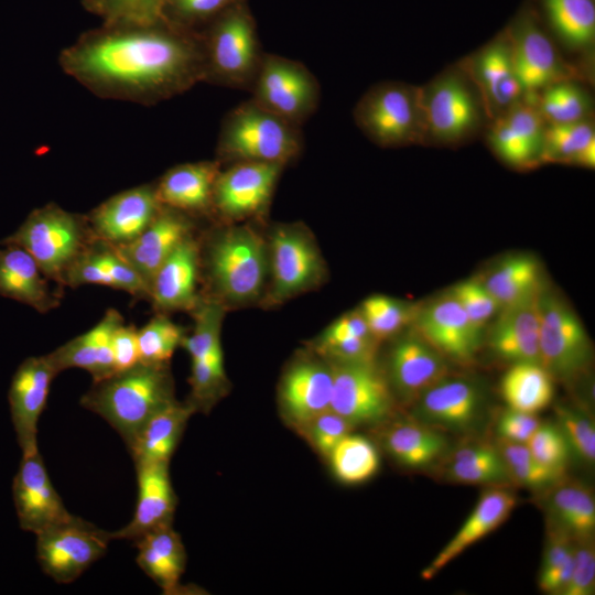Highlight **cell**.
I'll return each instance as SVG.
<instances>
[{
    "label": "cell",
    "mask_w": 595,
    "mask_h": 595,
    "mask_svg": "<svg viewBox=\"0 0 595 595\" xmlns=\"http://www.w3.org/2000/svg\"><path fill=\"white\" fill-rule=\"evenodd\" d=\"M62 69L95 95L152 105L205 82L198 32L163 19L152 23H102L58 57Z\"/></svg>",
    "instance_id": "cell-1"
},
{
    "label": "cell",
    "mask_w": 595,
    "mask_h": 595,
    "mask_svg": "<svg viewBox=\"0 0 595 595\" xmlns=\"http://www.w3.org/2000/svg\"><path fill=\"white\" fill-rule=\"evenodd\" d=\"M201 294L227 310L260 302L269 275L267 237L251 224L225 223L199 236Z\"/></svg>",
    "instance_id": "cell-2"
},
{
    "label": "cell",
    "mask_w": 595,
    "mask_h": 595,
    "mask_svg": "<svg viewBox=\"0 0 595 595\" xmlns=\"http://www.w3.org/2000/svg\"><path fill=\"white\" fill-rule=\"evenodd\" d=\"M175 400L170 365L134 366L93 381L80 405L105 419L128 451L144 424Z\"/></svg>",
    "instance_id": "cell-3"
},
{
    "label": "cell",
    "mask_w": 595,
    "mask_h": 595,
    "mask_svg": "<svg viewBox=\"0 0 595 595\" xmlns=\"http://www.w3.org/2000/svg\"><path fill=\"white\" fill-rule=\"evenodd\" d=\"M300 127L250 99L230 110L218 134L216 160L272 163L285 166L301 153Z\"/></svg>",
    "instance_id": "cell-4"
},
{
    "label": "cell",
    "mask_w": 595,
    "mask_h": 595,
    "mask_svg": "<svg viewBox=\"0 0 595 595\" xmlns=\"http://www.w3.org/2000/svg\"><path fill=\"white\" fill-rule=\"evenodd\" d=\"M94 239L86 215L50 203L32 210L2 241L24 248L44 275L63 290L67 270Z\"/></svg>",
    "instance_id": "cell-5"
},
{
    "label": "cell",
    "mask_w": 595,
    "mask_h": 595,
    "mask_svg": "<svg viewBox=\"0 0 595 595\" xmlns=\"http://www.w3.org/2000/svg\"><path fill=\"white\" fill-rule=\"evenodd\" d=\"M198 33L204 53L205 82L250 89L263 53L247 9L239 2Z\"/></svg>",
    "instance_id": "cell-6"
},
{
    "label": "cell",
    "mask_w": 595,
    "mask_h": 595,
    "mask_svg": "<svg viewBox=\"0 0 595 595\" xmlns=\"http://www.w3.org/2000/svg\"><path fill=\"white\" fill-rule=\"evenodd\" d=\"M268 242L269 275L260 301L277 306L321 285L326 268L311 231L302 224H278Z\"/></svg>",
    "instance_id": "cell-7"
},
{
    "label": "cell",
    "mask_w": 595,
    "mask_h": 595,
    "mask_svg": "<svg viewBox=\"0 0 595 595\" xmlns=\"http://www.w3.org/2000/svg\"><path fill=\"white\" fill-rule=\"evenodd\" d=\"M354 118L367 138L380 147L425 142L422 87L397 82L377 84L359 99Z\"/></svg>",
    "instance_id": "cell-8"
},
{
    "label": "cell",
    "mask_w": 595,
    "mask_h": 595,
    "mask_svg": "<svg viewBox=\"0 0 595 595\" xmlns=\"http://www.w3.org/2000/svg\"><path fill=\"white\" fill-rule=\"evenodd\" d=\"M425 142L451 145L474 137L488 119L482 97L461 67L422 87Z\"/></svg>",
    "instance_id": "cell-9"
},
{
    "label": "cell",
    "mask_w": 595,
    "mask_h": 595,
    "mask_svg": "<svg viewBox=\"0 0 595 595\" xmlns=\"http://www.w3.org/2000/svg\"><path fill=\"white\" fill-rule=\"evenodd\" d=\"M227 309L220 303L202 298L191 312L194 326L181 346L191 357V396L187 401L195 411H207L227 389L223 363L220 331Z\"/></svg>",
    "instance_id": "cell-10"
},
{
    "label": "cell",
    "mask_w": 595,
    "mask_h": 595,
    "mask_svg": "<svg viewBox=\"0 0 595 595\" xmlns=\"http://www.w3.org/2000/svg\"><path fill=\"white\" fill-rule=\"evenodd\" d=\"M250 89L258 105L299 127L320 101L318 83L307 67L275 54L263 53Z\"/></svg>",
    "instance_id": "cell-11"
},
{
    "label": "cell",
    "mask_w": 595,
    "mask_h": 595,
    "mask_svg": "<svg viewBox=\"0 0 595 595\" xmlns=\"http://www.w3.org/2000/svg\"><path fill=\"white\" fill-rule=\"evenodd\" d=\"M110 540L109 531L72 516L36 534V558L55 582L71 583L106 553Z\"/></svg>",
    "instance_id": "cell-12"
},
{
    "label": "cell",
    "mask_w": 595,
    "mask_h": 595,
    "mask_svg": "<svg viewBox=\"0 0 595 595\" xmlns=\"http://www.w3.org/2000/svg\"><path fill=\"white\" fill-rule=\"evenodd\" d=\"M283 167L260 162H237L221 167L214 187V215L224 223H241L261 215Z\"/></svg>",
    "instance_id": "cell-13"
},
{
    "label": "cell",
    "mask_w": 595,
    "mask_h": 595,
    "mask_svg": "<svg viewBox=\"0 0 595 595\" xmlns=\"http://www.w3.org/2000/svg\"><path fill=\"white\" fill-rule=\"evenodd\" d=\"M506 31L511 42L516 74L526 97L536 98L545 87L572 78L570 66L530 10L522 11Z\"/></svg>",
    "instance_id": "cell-14"
},
{
    "label": "cell",
    "mask_w": 595,
    "mask_h": 595,
    "mask_svg": "<svg viewBox=\"0 0 595 595\" xmlns=\"http://www.w3.org/2000/svg\"><path fill=\"white\" fill-rule=\"evenodd\" d=\"M539 348L541 365L552 375H571L589 358L591 343L581 320L555 295L541 293Z\"/></svg>",
    "instance_id": "cell-15"
},
{
    "label": "cell",
    "mask_w": 595,
    "mask_h": 595,
    "mask_svg": "<svg viewBox=\"0 0 595 595\" xmlns=\"http://www.w3.org/2000/svg\"><path fill=\"white\" fill-rule=\"evenodd\" d=\"M328 363L333 371L332 411L350 424L379 421L390 413L389 385L372 363Z\"/></svg>",
    "instance_id": "cell-16"
},
{
    "label": "cell",
    "mask_w": 595,
    "mask_h": 595,
    "mask_svg": "<svg viewBox=\"0 0 595 595\" xmlns=\"http://www.w3.org/2000/svg\"><path fill=\"white\" fill-rule=\"evenodd\" d=\"M459 66L475 84L489 121L524 96L516 74L507 31L465 58Z\"/></svg>",
    "instance_id": "cell-17"
},
{
    "label": "cell",
    "mask_w": 595,
    "mask_h": 595,
    "mask_svg": "<svg viewBox=\"0 0 595 595\" xmlns=\"http://www.w3.org/2000/svg\"><path fill=\"white\" fill-rule=\"evenodd\" d=\"M161 207L155 184H142L112 195L86 216L95 238L120 247L134 240Z\"/></svg>",
    "instance_id": "cell-18"
},
{
    "label": "cell",
    "mask_w": 595,
    "mask_h": 595,
    "mask_svg": "<svg viewBox=\"0 0 595 595\" xmlns=\"http://www.w3.org/2000/svg\"><path fill=\"white\" fill-rule=\"evenodd\" d=\"M545 128L537 104L523 97L490 120L487 139L504 162L528 169L542 163Z\"/></svg>",
    "instance_id": "cell-19"
},
{
    "label": "cell",
    "mask_w": 595,
    "mask_h": 595,
    "mask_svg": "<svg viewBox=\"0 0 595 595\" xmlns=\"http://www.w3.org/2000/svg\"><path fill=\"white\" fill-rule=\"evenodd\" d=\"M12 496L21 529L35 534L73 516L54 489L39 450L22 455Z\"/></svg>",
    "instance_id": "cell-20"
},
{
    "label": "cell",
    "mask_w": 595,
    "mask_h": 595,
    "mask_svg": "<svg viewBox=\"0 0 595 595\" xmlns=\"http://www.w3.org/2000/svg\"><path fill=\"white\" fill-rule=\"evenodd\" d=\"M199 284V236L194 232L173 250L154 273L149 301L155 313H191L202 299Z\"/></svg>",
    "instance_id": "cell-21"
},
{
    "label": "cell",
    "mask_w": 595,
    "mask_h": 595,
    "mask_svg": "<svg viewBox=\"0 0 595 595\" xmlns=\"http://www.w3.org/2000/svg\"><path fill=\"white\" fill-rule=\"evenodd\" d=\"M57 374L44 355L24 359L12 377L8 399L22 455L39 450L37 422Z\"/></svg>",
    "instance_id": "cell-22"
},
{
    "label": "cell",
    "mask_w": 595,
    "mask_h": 595,
    "mask_svg": "<svg viewBox=\"0 0 595 595\" xmlns=\"http://www.w3.org/2000/svg\"><path fill=\"white\" fill-rule=\"evenodd\" d=\"M412 323L419 336L442 356L467 363L479 349L482 329L451 294L416 309Z\"/></svg>",
    "instance_id": "cell-23"
},
{
    "label": "cell",
    "mask_w": 595,
    "mask_h": 595,
    "mask_svg": "<svg viewBox=\"0 0 595 595\" xmlns=\"http://www.w3.org/2000/svg\"><path fill=\"white\" fill-rule=\"evenodd\" d=\"M195 230L194 217L162 205L134 240L116 248L147 283L150 295V283L159 267Z\"/></svg>",
    "instance_id": "cell-24"
},
{
    "label": "cell",
    "mask_w": 595,
    "mask_h": 595,
    "mask_svg": "<svg viewBox=\"0 0 595 595\" xmlns=\"http://www.w3.org/2000/svg\"><path fill=\"white\" fill-rule=\"evenodd\" d=\"M98 284L149 301V288L118 249L95 238L67 270L64 288Z\"/></svg>",
    "instance_id": "cell-25"
},
{
    "label": "cell",
    "mask_w": 595,
    "mask_h": 595,
    "mask_svg": "<svg viewBox=\"0 0 595 595\" xmlns=\"http://www.w3.org/2000/svg\"><path fill=\"white\" fill-rule=\"evenodd\" d=\"M539 291L519 302L501 307L489 332V346L500 358L516 363L540 361Z\"/></svg>",
    "instance_id": "cell-26"
},
{
    "label": "cell",
    "mask_w": 595,
    "mask_h": 595,
    "mask_svg": "<svg viewBox=\"0 0 595 595\" xmlns=\"http://www.w3.org/2000/svg\"><path fill=\"white\" fill-rule=\"evenodd\" d=\"M52 283L24 248L0 240L1 296L47 313L58 307L63 296V290Z\"/></svg>",
    "instance_id": "cell-27"
},
{
    "label": "cell",
    "mask_w": 595,
    "mask_h": 595,
    "mask_svg": "<svg viewBox=\"0 0 595 595\" xmlns=\"http://www.w3.org/2000/svg\"><path fill=\"white\" fill-rule=\"evenodd\" d=\"M332 389L331 364L320 356L318 359L304 358L295 361L284 374L280 400L286 414L298 424L304 425L329 410Z\"/></svg>",
    "instance_id": "cell-28"
},
{
    "label": "cell",
    "mask_w": 595,
    "mask_h": 595,
    "mask_svg": "<svg viewBox=\"0 0 595 595\" xmlns=\"http://www.w3.org/2000/svg\"><path fill=\"white\" fill-rule=\"evenodd\" d=\"M138 500L131 521L110 532L111 539L137 540L164 526H171L176 499L169 476V462L136 465Z\"/></svg>",
    "instance_id": "cell-29"
},
{
    "label": "cell",
    "mask_w": 595,
    "mask_h": 595,
    "mask_svg": "<svg viewBox=\"0 0 595 595\" xmlns=\"http://www.w3.org/2000/svg\"><path fill=\"white\" fill-rule=\"evenodd\" d=\"M221 167L217 160L171 167L154 183L160 203L194 218L214 215V187Z\"/></svg>",
    "instance_id": "cell-30"
},
{
    "label": "cell",
    "mask_w": 595,
    "mask_h": 595,
    "mask_svg": "<svg viewBox=\"0 0 595 595\" xmlns=\"http://www.w3.org/2000/svg\"><path fill=\"white\" fill-rule=\"evenodd\" d=\"M123 322L122 315L110 307L94 327L45 356L57 372L80 368L91 375L93 381L104 379L115 372L112 336Z\"/></svg>",
    "instance_id": "cell-31"
},
{
    "label": "cell",
    "mask_w": 595,
    "mask_h": 595,
    "mask_svg": "<svg viewBox=\"0 0 595 595\" xmlns=\"http://www.w3.org/2000/svg\"><path fill=\"white\" fill-rule=\"evenodd\" d=\"M392 386L405 399L422 396L445 379L443 356L420 336H405L392 347L389 358Z\"/></svg>",
    "instance_id": "cell-32"
},
{
    "label": "cell",
    "mask_w": 595,
    "mask_h": 595,
    "mask_svg": "<svg viewBox=\"0 0 595 595\" xmlns=\"http://www.w3.org/2000/svg\"><path fill=\"white\" fill-rule=\"evenodd\" d=\"M516 496L505 489H490L480 496L473 512L453 539L423 569L421 576L431 580L467 548L497 529L511 513Z\"/></svg>",
    "instance_id": "cell-33"
},
{
    "label": "cell",
    "mask_w": 595,
    "mask_h": 595,
    "mask_svg": "<svg viewBox=\"0 0 595 595\" xmlns=\"http://www.w3.org/2000/svg\"><path fill=\"white\" fill-rule=\"evenodd\" d=\"M137 563L164 591L174 589L185 567V550L171 526L152 530L137 540Z\"/></svg>",
    "instance_id": "cell-34"
},
{
    "label": "cell",
    "mask_w": 595,
    "mask_h": 595,
    "mask_svg": "<svg viewBox=\"0 0 595 595\" xmlns=\"http://www.w3.org/2000/svg\"><path fill=\"white\" fill-rule=\"evenodd\" d=\"M480 398L464 380L443 379L421 396V415L450 429H464L476 418Z\"/></svg>",
    "instance_id": "cell-35"
},
{
    "label": "cell",
    "mask_w": 595,
    "mask_h": 595,
    "mask_svg": "<svg viewBox=\"0 0 595 595\" xmlns=\"http://www.w3.org/2000/svg\"><path fill=\"white\" fill-rule=\"evenodd\" d=\"M195 412L188 403L174 401L154 414L141 429L129 452L134 465L169 462L187 419Z\"/></svg>",
    "instance_id": "cell-36"
},
{
    "label": "cell",
    "mask_w": 595,
    "mask_h": 595,
    "mask_svg": "<svg viewBox=\"0 0 595 595\" xmlns=\"http://www.w3.org/2000/svg\"><path fill=\"white\" fill-rule=\"evenodd\" d=\"M500 389L510 409L534 414L553 399V375L538 363H516L504 375Z\"/></svg>",
    "instance_id": "cell-37"
},
{
    "label": "cell",
    "mask_w": 595,
    "mask_h": 595,
    "mask_svg": "<svg viewBox=\"0 0 595 595\" xmlns=\"http://www.w3.org/2000/svg\"><path fill=\"white\" fill-rule=\"evenodd\" d=\"M564 163L593 167L595 131L591 120L572 123H547L542 163Z\"/></svg>",
    "instance_id": "cell-38"
},
{
    "label": "cell",
    "mask_w": 595,
    "mask_h": 595,
    "mask_svg": "<svg viewBox=\"0 0 595 595\" xmlns=\"http://www.w3.org/2000/svg\"><path fill=\"white\" fill-rule=\"evenodd\" d=\"M548 22L561 41L571 48H589L595 39L593 0H542Z\"/></svg>",
    "instance_id": "cell-39"
},
{
    "label": "cell",
    "mask_w": 595,
    "mask_h": 595,
    "mask_svg": "<svg viewBox=\"0 0 595 595\" xmlns=\"http://www.w3.org/2000/svg\"><path fill=\"white\" fill-rule=\"evenodd\" d=\"M540 273L539 263L533 258L516 256L501 262L484 285L501 309L541 291Z\"/></svg>",
    "instance_id": "cell-40"
},
{
    "label": "cell",
    "mask_w": 595,
    "mask_h": 595,
    "mask_svg": "<svg viewBox=\"0 0 595 595\" xmlns=\"http://www.w3.org/2000/svg\"><path fill=\"white\" fill-rule=\"evenodd\" d=\"M537 107L547 123L560 125L591 119L589 94L573 78L556 82L537 96Z\"/></svg>",
    "instance_id": "cell-41"
},
{
    "label": "cell",
    "mask_w": 595,
    "mask_h": 595,
    "mask_svg": "<svg viewBox=\"0 0 595 595\" xmlns=\"http://www.w3.org/2000/svg\"><path fill=\"white\" fill-rule=\"evenodd\" d=\"M558 527L570 536L589 538L595 529V501L591 490L578 484L558 487L550 499Z\"/></svg>",
    "instance_id": "cell-42"
},
{
    "label": "cell",
    "mask_w": 595,
    "mask_h": 595,
    "mask_svg": "<svg viewBox=\"0 0 595 595\" xmlns=\"http://www.w3.org/2000/svg\"><path fill=\"white\" fill-rule=\"evenodd\" d=\"M386 445L392 456L409 467L432 463L445 448L439 433L415 424H399L387 434Z\"/></svg>",
    "instance_id": "cell-43"
},
{
    "label": "cell",
    "mask_w": 595,
    "mask_h": 595,
    "mask_svg": "<svg viewBox=\"0 0 595 595\" xmlns=\"http://www.w3.org/2000/svg\"><path fill=\"white\" fill-rule=\"evenodd\" d=\"M450 475L463 484H488L506 480L509 473L498 451L475 445L454 453Z\"/></svg>",
    "instance_id": "cell-44"
},
{
    "label": "cell",
    "mask_w": 595,
    "mask_h": 595,
    "mask_svg": "<svg viewBox=\"0 0 595 595\" xmlns=\"http://www.w3.org/2000/svg\"><path fill=\"white\" fill-rule=\"evenodd\" d=\"M328 456L335 475L346 484L367 480L379 466L375 446L367 439L357 435H346Z\"/></svg>",
    "instance_id": "cell-45"
},
{
    "label": "cell",
    "mask_w": 595,
    "mask_h": 595,
    "mask_svg": "<svg viewBox=\"0 0 595 595\" xmlns=\"http://www.w3.org/2000/svg\"><path fill=\"white\" fill-rule=\"evenodd\" d=\"M185 335V329L173 322L167 314L155 313L137 332L140 363L170 365L172 356L181 346Z\"/></svg>",
    "instance_id": "cell-46"
},
{
    "label": "cell",
    "mask_w": 595,
    "mask_h": 595,
    "mask_svg": "<svg viewBox=\"0 0 595 595\" xmlns=\"http://www.w3.org/2000/svg\"><path fill=\"white\" fill-rule=\"evenodd\" d=\"M371 336L379 343L400 333L414 320L416 307L387 295H371L358 307Z\"/></svg>",
    "instance_id": "cell-47"
},
{
    "label": "cell",
    "mask_w": 595,
    "mask_h": 595,
    "mask_svg": "<svg viewBox=\"0 0 595 595\" xmlns=\"http://www.w3.org/2000/svg\"><path fill=\"white\" fill-rule=\"evenodd\" d=\"M167 0H83L102 23H152L162 19Z\"/></svg>",
    "instance_id": "cell-48"
},
{
    "label": "cell",
    "mask_w": 595,
    "mask_h": 595,
    "mask_svg": "<svg viewBox=\"0 0 595 595\" xmlns=\"http://www.w3.org/2000/svg\"><path fill=\"white\" fill-rule=\"evenodd\" d=\"M501 455L509 476L529 487H541L556 480L563 472L538 462L526 443H516L500 439Z\"/></svg>",
    "instance_id": "cell-49"
},
{
    "label": "cell",
    "mask_w": 595,
    "mask_h": 595,
    "mask_svg": "<svg viewBox=\"0 0 595 595\" xmlns=\"http://www.w3.org/2000/svg\"><path fill=\"white\" fill-rule=\"evenodd\" d=\"M239 0H167L162 19L177 28L198 32Z\"/></svg>",
    "instance_id": "cell-50"
},
{
    "label": "cell",
    "mask_w": 595,
    "mask_h": 595,
    "mask_svg": "<svg viewBox=\"0 0 595 595\" xmlns=\"http://www.w3.org/2000/svg\"><path fill=\"white\" fill-rule=\"evenodd\" d=\"M450 294L458 302L472 323L482 329L500 310L484 283L466 280L452 288Z\"/></svg>",
    "instance_id": "cell-51"
},
{
    "label": "cell",
    "mask_w": 595,
    "mask_h": 595,
    "mask_svg": "<svg viewBox=\"0 0 595 595\" xmlns=\"http://www.w3.org/2000/svg\"><path fill=\"white\" fill-rule=\"evenodd\" d=\"M526 444L538 462L553 469L564 470L571 448L558 425L540 424Z\"/></svg>",
    "instance_id": "cell-52"
},
{
    "label": "cell",
    "mask_w": 595,
    "mask_h": 595,
    "mask_svg": "<svg viewBox=\"0 0 595 595\" xmlns=\"http://www.w3.org/2000/svg\"><path fill=\"white\" fill-rule=\"evenodd\" d=\"M556 415L558 426L563 432L571 451L588 463L594 462V424L581 413L566 408L558 409Z\"/></svg>",
    "instance_id": "cell-53"
},
{
    "label": "cell",
    "mask_w": 595,
    "mask_h": 595,
    "mask_svg": "<svg viewBox=\"0 0 595 595\" xmlns=\"http://www.w3.org/2000/svg\"><path fill=\"white\" fill-rule=\"evenodd\" d=\"M378 342L371 337H349L336 340L313 342V351L337 363H372Z\"/></svg>",
    "instance_id": "cell-54"
},
{
    "label": "cell",
    "mask_w": 595,
    "mask_h": 595,
    "mask_svg": "<svg viewBox=\"0 0 595 595\" xmlns=\"http://www.w3.org/2000/svg\"><path fill=\"white\" fill-rule=\"evenodd\" d=\"M350 425L348 421L329 409L303 426L315 447L328 456L336 444L348 435Z\"/></svg>",
    "instance_id": "cell-55"
},
{
    "label": "cell",
    "mask_w": 595,
    "mask_h": 595,
    "mask_svg": "<svg viewBox=\"0 0 595 595\" xmlns=\"http://www.w3.org/2000/svg\"><path fill=\"white\" fill-rule=\"evenodd\" d=\"M595 584V552L593 545L574 549V565L571 578L563 589L564 595L593 594Z\"/></svg>",
    "instance_id": "cell-56"
},
{
    "label": "cell",
    "mask_w": 595,
    "mask_h": 595,
    "mask_svg": "<svg viewBox=\"0 0 595 595\" xmlns=\"http://www.w3.org/2000/svg\"><path fill=\"white\" fill-rule=\"evenodd\" d=\"M138 328L133 324H120L112 336V358L115 372L126 370L140 361Z\"/></svg>",
    "instance_id": "cell-57"
},
{
    "label": "cell",
    "mask_w": 595,
    "mask_h": 595,
    "mask_svg": "<svg viewBox=\"0 0 595 595\" xmlns=\"http://www.w3.org/2000/svg\"><path fill=\"white\" fill-rule=\"evenodd\" d=\"M539 425L540 421L533 413L509 409L500 416L497 431L501 440L527 443Z\"/></svg>",
    "instance_id": "cell-58"
},
{
    "label": "cell",
    "mask_w": 595,
    "mask_h": 595,
    "mask_svg": "<svg viewBox=\"0 0 595 595\" xmlns=\"http://www.w3.org/2000/svg\"><path fill=\"white\" fill-rule=\"evenodd\" d=\"M349 337L374 338L359 309L347 312L336 318L315 340L326 342Z\"/></svg>",
    "instance_id": "cell-59"
},
{
    "label": "cell",
    "mask_w": 595,
    "mask_h": 595,
    "mask_svg": "<svg viewBox=\"0 0 595 595\" xmlns=\"http://www.w3.org/2000/svg\"><path fill=\"white\" fill-rule=\"evenodd\" d=\"M573 565L574 550L562 563L539 574V588L547 593H562L571 578Z\"/></svg>",
    "instance_id": "cell-60"
}]
</instances>
